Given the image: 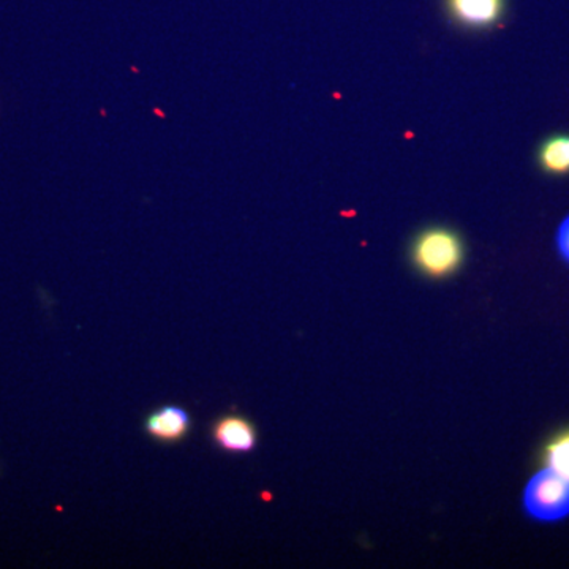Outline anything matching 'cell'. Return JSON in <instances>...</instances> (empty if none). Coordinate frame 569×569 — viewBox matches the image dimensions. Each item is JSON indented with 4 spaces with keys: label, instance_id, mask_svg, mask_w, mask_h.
<instances>
[{
    "label": "cell",
    "instance_id": "1",
    "mask_svg": "<svg viewBox=\"0 0 569 569\" xmlns=\"http://www.w3.org/2000/svg\"><path fill=\"white\" fill-rule=\"evenodd\" d=\"M466 250L458 233L448 228H429L411 246V260L421 274L445 279L462 266Z\"/></svg>",
    "mask_w": 569,
    "mask_h": 569
},
{
    "label": "cell",
    "instance_id": "2",
    "mask_svg": "<svg viewBox=\"0 0 569 569\" xmlns=\"http://www.w3.org/2000/svg\"><path fill=\"white\" fill-rule=\"evenodd\" d=\"M523 509L537 522H560L569 516V478L546 467L523 489Z\"/></svg>",
    "mask_w": 569,
    "mask_h": 569
},
{
    "label": "cell",
    "instance_id": "3",
    "mask_svg": "<svg viewBox=\"0 0 569 569\" xmlns=\"http://www.w3.org/2000/svg\"><path fill=\"white\" fill-rule=\"evenodd\" d=\"M209 433L213 447L227 455H249L257 449V427L241 413H224L217 418Z\"/></svg>",
    "mask_w": 569,
    "mask_h": 569
},
{
    "label": "cell",
    "instance_id": "4",
    "mask_svg": "<svg viewBox=\"0 0 569 569\" xmlns=\"http://www.w3.org/2000/svg\"><path fill=\"white\" fill-rule=\"evenodd\" d=\"M192 417L181 406L157 408L144 419V432L153 441L162 445H178L190 436Z\"/></svg>",
    "mask_w": 569,
    "mask_h": 569
},
{
    "label": "cell",
    "instance_id": "5",
    "mask_svg": "<svg viewBox=\"0 0 569 569\" xmlns=\"http://www.w3.org/2000/svg\"><path fill=\"white\" fill-rule=\"evenodd\" d=\"M452 20L468 29H488L505 13V0H447Z\"/></svg>",
    "mask_w": 569,
    "mask_h": 569
},
{
    "label": "cell",
    "instance_id": "6",
    "mask_svg": "<svg viewBox=\"0 0 569 569\" xmlns=\"http://www.w3.org/2000/svg\"><path fill=\"white\" fill-rule=\"evenodd\" d=\"M538 162L549 174L569 173V134H556L542 142Z\"/></svg>",
    "mask_w": 569,
    "mask_h": 569
},
{
    "label": "cell",
    "instance_id": "7",
    "mask_svg": "<svg viewBox=\"0 0 569 569\" xmlns=\"http://www.w3.org/2000/svg\"><path fill=\"white\" fill-rule=\"evenodd\" d=\"M546 467L559 471L563 477L569 478V430L553 437L546 445L545 455H542Z\"/></svg>",
    "mask_w": 569,
    "mask_h": 569
},
{
    "label": "cell",
    "instance_id": "8",
    "mask_svg": "<svg viewBox=\"0 0 569 569\" xmlns=\"http://www.w3.org/2000/svg\"><path fill=\"white\" fill-rule=\"evenodd\" d=\"M556 241L560 257L569 264V216L560 223Z\"/></svg>",
    "mask_w": 569,
    "mask_h": 569
}]
</instances>
